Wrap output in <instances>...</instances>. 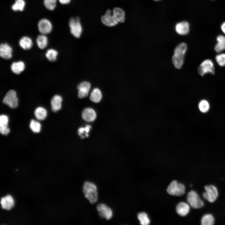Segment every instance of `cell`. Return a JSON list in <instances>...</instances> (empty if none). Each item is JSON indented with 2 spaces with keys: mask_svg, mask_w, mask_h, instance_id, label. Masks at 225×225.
<instances>
[{
  "mask_svg": "<svg viewBox=\"0 0 225 225\" xmlns=\"http://www.w3.org/2000/svg\"><path fill=\"white\" fill-rule=\"evenodd\" d=\"M59 2L62 4H67L69 3L70 0H59Z\"/></svg>",
  "mask_w": 225,
  "mask_h": 225,
  "instance_id": "obj_38",
  "label": "cell"
},
{
  "mask_svg": "<svg viewBox=\"0 0 225 225\" xmlns=\"http://www.w3.org/2000/svg\"><path fill=\"white\" fill-rule=\"evenodd\" d=\"M220 28L222 32L225 34V22H223L222 23Z\"/></svg>",
  "mask_w": 225,
  "mask_h": 225,
  "instance_id": "obj_37",
  "label": "cell"
},
{
  "mask_svg": "<svg viewBox=\"0 0 225 225\" xmlns=\"http://www.w3.org/2000/svg\"><path fill=\"white\" fill-rule=\"evenodd\" d=\"M217 43L214 47V50L219 53L225 50V36L219 35L216 38Z\"/></svg>",
  "mask_w": 225,
  "mask_h": 225,
  "instance_id": "obj_18",
  "label": "cell"
},
{
  "mask_svg": "<svg viewBox=\"0 0 225 225\" xmlns=\"http://www.w3.org/2000/svg\"><path fill=\"white\" fill-rule=\"evenodd\" d=\"M209 107L208 102L206 100H202L199 103L198 108L202 112H207L208 110Z\"/></svg>",
  "mask_w": 225,
  "mask_h": 225,
  "instance_id": "obj_32",
  "label": "cell"
},
{
  "mask_svg": "<svg viewBox=\"0 0 225 225\" xmlns=\"http://www.w3.org/2000/svg\"><path fill=\"white\" fill-rule=\"evenodd\" d=\"M190 206L187 203L181 202L177 205L176 210L177 213L181 216H185L189 212Z\"/></svg>",
  "mask_w": 225,
  "mask_h": 225,
  "instance_id": "obj_16",
  "label": "cell"
},
{
  "mask_svg": "<svg viewBox=\"0 0 225 225\" xmlns=\"http://www.w3.org/2000/svg\"><path fill=\"white\" fill-rule=\"evenodd\" d=\"M25 65L24 63L21 61L12 62L11 66V69L14 73L18 74L22 72L24 69Z\"/></svg>",
  "mask_w": 225,
  "mask_h": 225,
  "instance_id": "obj_21",
  "label": "cell"
},
{
  "mask_svg": "<svg viewBox=\"0 0 225 225\" xmlns=\"http://www.w3.org/2000/svg\"><path fill=\"white\" fill-rule=\"evenodd\" d=\"M38 27L39 31L43 34L49 33L52 29L51 22L45 18L40 20L38 23Z\"/></svg>",
  "mask_w": 225,
  "mask_h": 225,
  "instance_id": "obj_12",
  "label": "cell"
},
{
  "mask_svg": "<svg viewBox=\"0 0 225 225\" xmlns=\"http://www.w3.org/2000/svg\"><path fill=\"white\" fill-rule=\"evenodd\" d=\"M20 46L24 50L30 49L32 45L31 39L28 37L24 36L22 37L19 41Z\"/></svg>",
  "mask_w": 225,
  "mask_h": 225,
  "instance_id": "obj_22",
  "label": "cell"
},
{
  "mask_svg": "<svg viewBox=\"0 0 225 225\" xmlns=\"http://www.w3.org/2000/svg\"><path fill=\"white\" fill-rule=\"evenodd\" d=\"M101 21L104 25L108 27L116 25L118 22L116 20L110 9H108L101 18Z\"/></svg>",
  "mask_w": 225,
  "mask_h": 225,
  "instance_id": "obj_10",
  "label": "cell"
},
{
  "mask_svg": "<svg viewBox=\"0 0 225 225\" xmlns=\"http://www.w3.org/2000/svg\"><path fill=\"white\" fill-rule=\"evenodd\" d=\"M12 49L7 43H2L0 46V56L3 58L8 59L12 57Z\"/></svg>",
  "mask_w": 225,
  "mask_h": 225,
  "instance_id": "obj_14",
  "label": "cell"
},
{
  "mask_svg": "<svg viewBox=\"0 0 225 225\" xmlns=\"http://www.w3.org/2000/svg\"><path fill=\"white\" fill-rule=\"evenodd\" d=\"M167 191L170 195L180 196L184 194L185 188L183 184L178 182L176 180H174L168 186Z\"/></svg>",
  "mask_w": 225,
  "mask_h": 225,
  "instance_id": "obj_5",
  "label": "cell"
},
{
  "mask_svg": "<svg viewBox=\"0 0 225 225\" xmlns=\"http://www.w3.org/2000/svg\"><path fill=\"white\" fill-rule=\"evenodd\" d=\"M8 117L5 115H1L0 117V126H8Z\"/></svg>",
  "mask_w": 225,
  "mask_h": 225,
  "instance_id": "obj_35",
  "label": "cell"
},
{
  "mask_svg": "<svg viewBox=\"0 0 225 225\" xmlns=\"http://www.w3.org/2000/svg\"><path fill=\"white\" fill-rule=\"evenodd\" d=\"M46 110L43 107H38L36 108L34 112L35 116L39 120H44L47 116Z\"/></svg>",
  "mask_w": 225,
  "mask_h": 225,
  "instance_id": "obj_25",
  "label": "cell"
},
{
  "mask_svg": "<svg viewBox=\"0 0 225 225\" xmlns=\"http://www.w3.org/2000/svg\"><path fill=\"white\" fill-rule=\"evenodd\" d=\"M91 128L90 125H88L85 127L79 128L78 129V134L82 138L85 137H88V133Z\"/></svg>",
  "mask_w": 225,
  "mask_h": 225,
  "instance_id": "obj_31",
  "label": "cell"
},
{
  "mask_svg": "<svg viewBox=\"0 0 225 225\" xmlns=\"http://www.w3.org/2000/svg\"><path fill=\"white\" fill-rule=\"evenodd\" d=\"M82 117L85 121L88 122H92L96 119V114L93 109L87 108L83 111L82 114Z\"/></svg>",
  "mask_w": 225,
  "mask_h": 225,
  "instance_id": "obj_15",
  "label": "cell"
},
{
  "mask_svg": "<svg viewBox=\"0 0 225 225\" xmlns=\"http://www.w3.org/2000/svg\"><path fill=\"white\" fill-rule=\"evenodd\" d=\"M91 88L90 83L87 81H83L80 83L78 86V97L82 98L87 97Z\"/></svg>",
  "mask_w": 225,
  "mask_h": 225,
  "instance_id": "obj_11",
  "label": "cell"
},
{
  "mask_svg": "<svg viewBox=\"0 0 225 225\" xmlns=\"http://www.w3.org/2000/svg\"><path fill=\"white\" fill-rule=\"evenodd\" d=\"M14 203L13 198L10 195H7L1 198V204L3 209L9 210L13 206Z\"/></svg>",
  "mask_w": 225,
  "mask_h": 225,
  "instance_id": "obj_19",
  "label": "cell"
},
{
  "mask_svg": "<svg viewBox=\"0 0 225 225\" xmlns=\"http://www.w3.org/2000/svg\"><path fill=\"white\" fill-rule=\"evenodd\" d=\"M82 191L84 196L91 204L95 203L98 198V192L96 185L88 181L85 182L82 187Z\"/></svg>",
  "mask_w": 225,
  "mask_h": 225,
  "instance_id": "obj_2",
  "label": "cell"
},
{
  "mask_svg": "<svg viewBox=\"0 0 225 225\" xmlns=\"http://www.w3.org/2000/svg\"><path fill=\"white\" fill-rule=\"evenodd\" d=\"M56 0H44V4L48 9L53 10L56 7Z\"/></svg>",
  "mask_w": 225,
  "mask_h": 225,
  "instance_id": "obj_34",
  "label": "cell"
},
{
  "mask_svg": "<svg viewBox=\"0 0 225 225\" xmlns=\"http://www.w3.org/2000/svg\"><path fill=\"white\" fill-rule=\"evenodd\" d=\"M3 102L12 108H16L18 105V99L16 92L13 90L9 91L4 97Z\"/></svg>",
  "mask_w": 225,
  "mask_h": 225,
  "instance_id": "obj_8",
  "label": "cell"
},
{
  "mask_svg": "<svg viewBox=\"0 0 225 225\" xmlns=\"http://www.w3.org/2000/svg\"><path fill=\"white\" fill-rule=\"evenodd\" d=\"M58 55V52L52 49L48 50L45 54L47 58L51 62H54L56 61Z\"/></svg>",
  "mask_w": 225,
  "mask_h": 225,
  "instance_id": "obj_27",
  "label": "cell"
},
{
  "mask_svg": "<svg viewBox=\"0 0 225 225\" xmlns=\"http://www.w3.org/2000/svg\"><path fill=\"white\" fill-rule=\"evenodd\" d=\"M198 72L202 76L208 73L212 74L214 73L215 68L213 62L210 59L204 60L198 67Z\"/></svg>",
  "mask_w": 225,
  "mask_h": 225,
  "instance_id": "obj_6",
  "label": "cell"
},
{
  "mask_svg": "<svg viewBox=\"0 0 225 225\" xmlns=\"http://www.w3.org/2000/svg\"></svg>",
  "mask_w": 225,
  "mask_h": 225,
  "instance_id": "obj_40",
  "label": "cell"
},
{
  "mask_svg": "<svg viewBox=\"0 0 225 225\" xmlns=\"http://www.w3.org/2000/svg\"><path fill=\"white\" fill-rule=\"evenodd\" d=\"M102 97V93L100 90L98 88H95L92 91L90 96V99L92 102L97 103L101 101Z\"/></svg>",
  "mask_w": 225,
  "mask_h": 225,
  "instance_id": "obj_23",
  "label": "cell"
},
{
  "mask_svg": "<svg viewBox=\"0 0 225 225\" xmlns=\"http://www.w3.org/2000/svg\"><path fill=\"white\" fill-rule=\"evenodd\" d=\"M190 24L186 21L177 23L175 26V30L179 35H185L187 34L190 31Z\"/></svg>",
  "mask_w": 225,
  "mask_h": 225,
  "instance_id": "obj_13",
  "label": "cell"
},
{
  "mask_svg": "<svg viewBox=\"0 0 225 225\" xmlns=\"http://www.w3.org/2000/svg\"><path fill=\"white\" fill-rule=\"evenodd\" d=\"M187 200L188 203L192 208L198 209L202 208L204 202L199 194L195 191L191 190L187 194Z\"/></svg>",
  "mask_w": 225,
  "mask_h": 225,
  "instance_id": "obj_3",
  "label": "cell"
},
{
  "mask_svg": "<svg viewBox=\"0 0 225 225\" xmlns=\"http://www.w3.org/2000/svg\"><path fill=\"white\" fill-rule=\"evenodd\" d=\"M138 218L140 224L142 225H148L150 223V219L145 212H142L138 213Z\"/></svg>",
  "mask_w": 225,
  "mask_h": 225,
  "instance_id": "obj_28",
  "label": "cell"
},
{
  "mask_svg": "<svg viewBox=\"0 0 225 225\" xmlns=\"http://www.w3.org/2000/svg\"><path fill=\"white\" fill-rule=\"evenodd\" d=\"M215 222V218L212 215L207 213L204 215L201 218V224L202 225H212Z\"/></svg>",
  "mask_w": 225,
  "mask_h": 225,
  "instance_id": "obj_24",
  "label": "cell"
},
{
  "mask_svg": "<svg viewBox=\"0 0 225 225\" xmlns=\"http://www.w3.org/2000/svg\"><path fill=\"white\" fill-rule=\"evenodd\" d=\"M205 192L202 194L203 198L210 202H214L218 196V192L217 187L212 185H206L204 188Z\"/></svg>",
  "mask_w": 225,
  "mask_h": 225,
  "instance_id": "obj_4",
  "label": "cell"
},
{
  "mask_svg": "<svg viewBox=\"0 0 225 225\" xmlns=\"http://www.w3.org/2000/svg\"><path fill=\"white\" fill-rule=\"evenodd\" d=\"M215 60L217 64L220 66H225V53H219L215 57Z\"/></svg>",
  "mask_w": 225,
  "mask_h": 225,
  "instance_id": "obj_33",
  "label": "cell"
},
{
  "mask_svg": "<svg viewBox=\"0 0 225 225\" xmlns=\"http://www.w3.org/2000/svg\"><path fill=\"white\" fill-rule=\"evenodd\" d=\"M62 97L59 95H55L52 98L51 104L52 110L54 112H57L61 108Z\"/></svg>",
  "mask_w": 225,
  "mask_h": 225,
  "instance_id": "obj_17",
  "label": "cell"
},
{
  "mask_svg": "<svg viewBox=\"0 0 225 225\" xmlns=\"http://www.w3.org/2000/svg\"><path fill=\"white\" fill-rule=\"evenodd\" d=\"M36 42L37 45L40 48L43 49L47 45L48 43V38L44 35H39L37 38Z\"/></svg>",
  "mask_w": 225,
  "mask_h": 225,
  "instance_id": "obj_26",
  "label": "cell"
},
{
  "mask_svg": "<svg viewBox=\"0 0 225 225\" xmlns=\"http://www.w3.org/2000/svg\"><path fill=\"white\" fill-rule=\"evenodd\" d=\"M30 127L33 132L38 133L40 131L41 125L39 122L32 119L30 121Z\"/></svg>",
  "mask_w": 225,
  "mask_h": 225,
  "instance_id": "obj_30",
  "label": "cell"
},
{
  "mask_svg": "<svg viewBox=\"0 0 225 225\" xmlns=\"http://www.w3.org/2000/svg\"><path fill=\"white\" fill-rule=\"evenodd\" d=\"M96 208L101 218L107 220H109L112 217V210L106 204L103 203L98 204Z\"/></svg>",
  "mask_w": 225,
  "mask_h": 225,
  "instance_id": "obj_9",
  "label": "cell"
},
{
  "mask_svg": "<svg viewBox=\"0 0 225 225\" xmlns=\"http://www.w3.org/2000/svg\"><path fill=\"white\" fill-rule=\"evenodd\" d=\"M187 49V45L185 42H182L179 44L175 48L174 54L172 58V62L176 68L180 69L182 67Z\"/></svg>",
  "mask_w": 225,
  "mask_h": 225,
  "instance_id": "obj_1",
  "label": "cell"
},
{
  "mask_svg": "<svg viewBox=\"0 0 225 225\" xmlns=\"http://www.w3.org/2000/svg\"><path fill=\"white\" fill-rule=\"evenodd\" d=\"M10 131V129L8 126H0V132L2 135H7Z\"/></svg>",
  "mask_w": 225,
  "mask_h": 225,
  "instance_id": "obj_36",
  "label": "cell"
},
{
  "mask_svg": "<svg viewBox=\"0 0 225 225\" xmlns=\"http://www.w3.org/2000/svg\"><path fill=\"white\" fill-rule=\"evenodd\" d=\"M25 6V2L23 0H16L15 3L12 7L14 11L23 10Z\"/></svg>",
  "mask_w": 225,
  "mask_h": 225,
  "instance_id": "obj_29",
  "label": "cell"
},
{
  "mask_svg": "<svg viewBox=\"0 0 225 225\" xmlns=\"http://www.w3.org/2000/svg\"><path fill=\"white\" fill-rule=\"evenodd\" d=\"M112 13L118 22H123L125 21V14L122 9L118 7L115 8L112 11Z\"/></svg>",
  "mask_w": 225,
  "mask_h": 225,
  "instance_id": "obj_20",
  "label": "cell"
},
{
  "mask_svg": "<svg viewBox=\"0 0 225 225\" xmlns=\"http://www.w3.org/2000/svg\"><path fill=\"white\" fill-rule=\"evenodd\" d=\"M154 0L155 1H159L160 0Z\"/></svg>",
  "mask_w": 225,
  "mask_h": 225,
  "instance_id": "obj_39",
  "label": "cell"
},
{
  "mask_svg": "<svg viewBox=\"0 0 225 225\" xmlns=\"http://www.w3.org/2000/svg\"><path fill=\"white\" fill-rule=\"evenodd\" d=\"M69 26L72 34L76 38H79L82 32V28L78 18H71L69 22Z\"/></svg>",
  "mask_w": 225,
  "mask_h": 225,
  "instance_id": "obj_7",
  "label": "cell"
}]
</instances>
